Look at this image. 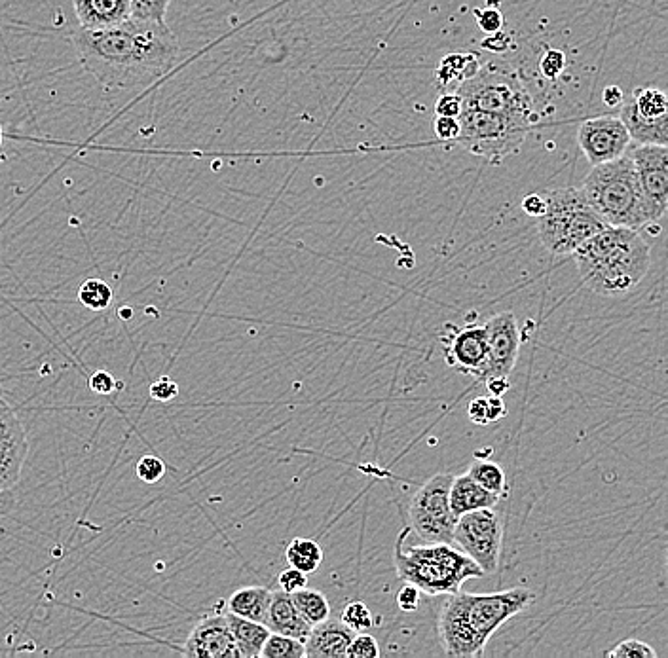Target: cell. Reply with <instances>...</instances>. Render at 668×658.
Masks as SVG:
<instances>
[{
    "instance_id": "cell-14",
    "label": "cell",
    "mask_w": 668,
    "mask_h": 658,
    "mask_svg": "<svg viewBox=\"0 0 668 658\" xmlns=\"http://www.w3.org/2000/svg\"><path fill=\"white\" fill-rule=\"evenodd\" d=\"M27 459V435L14 406L0 395V492L18 486Z\"/></svg>"
},
{
    "instance_id": "cell-3",
    "label": "cell",
    "mask_w": 668,
    "mask_h": 658,
    "mask_svg": "<svg viewBox=\"0 0 668 658\" xmlns=\"http://www.w3.org/2000/svg\"><path fill=\"white\" fill-rule=\"evenodd\" d=\"M572 255L583 283L600 296L631 293L650 272V245L632 228L606 226Z\"/></svg>"
},
{
    "instance_id": "cell-49",
    "label": "cell",
    "mask_w": 668,
    "mask_h": 658,
    "mask_svg": "<svg viewBox=\"0 0 668 658\" xmlns=\"http://www.w3.org/2000/svg\"><path fill=\"white\" fill-rule=\"evenodd\" d=\"M118 315H120L122 319H131V317H133V310H131V308H128V306H124V308H120V311H118Z\"/></svg>"
},
{
    "instance_id": "cell-51",
    "label": "cell",
    "mask_w": 668,
    "mask_h": 658,
    "mask_svg": "<svg viewBox=\"0 0 668 658\" xmlns=\"http://www.w3.org/2000/svg\"><path fill=\"white\" fill-rule=\"evenodd\" d=\"M0 148H2V126H0Z\"/></svg>"
},
{
    "instance_id": "cell-45",
    "label": "cell",
    "mask_w": 668,
    "mask_h": 658,
    "mask_svg": "<svg viewBox=\"0 0 668 658\" xmlns=\"http://www.w3.org/2000/svg\"><path fill=\"white\" fill-rule=\"evenodd\" d=\"M522 209L526 215L534 217V219H539L545 209H547V202H545V196L541 194H528L524 200H522Z\"/></svg>"
},
{
    "instance_id": "cell-34",
    "label": "cell",
    "mask_w": 668,
    "mask_h": 658,
    "mask_svg": "<svg viewBox=\"0 0 668 658\" xmlns=\"http://www.w3.org/2000/svg\"><path fill=\"white\" fill-rule=\"evenodd\" d=\"M169 4L171 0H131V16L166 21Z\"/></svg>"
},
{
    "instance_id": "cell-35",
    "label": "cell",
    "mask_w": 668,
    "mask_h": 658,
    "mask_svg": "<svg viewBox=\"0 0 668 658\" xmlns=\"http://www.w3.org/2000/svg\"><path fill=\"white\" fill-rule=\"evenodd\" d=\"M380 657L378 641L369 632H361L353 636L352 643L348 647L346 658H376Z\"/></svg>"
},
{
    "instance_id": "cell-47",
    "label": "cell",
    "mask_w": 668,
    "mask_h": 658,
    "mask_svg": "<svg viewBox=\"0 0 668 658\" xmlns=\"http://www.w3.org/2000/svg\"><path fill=\"white\" fill-rule=\"evenodd\" d=\"M604 103L608 105V107H612V109H615V107H621V103H623V99H625V93H623V90L619 88V86H608L606 90H604Z\"/></svg>"
},
{
    "instance_id": "cell-46",
    "label": "cell",
    "mask_w": 668,
    "mask_h": 658,
    "mask_svg": "<svg viewBox=\"0 0 668 658\" xmlns=\"http://www.w3.org/2000/svg\"><path fill=\"white\" fill-rule=\"evenodd\" d=\"M511 44V37L505 33H492V37L484 38L483 48H488L492 52H505Z\"/></svg>"
},
{
    "instance_id": "cell-20",
    "label": "cell",
    "mask_w": 668,
    "mask_h": 658,
    "mask_svg": "<svg viewBox=\"0 0 668 658\" xmlns=\"http://www.w3.org/2000/svg\"><path fill=\"white\" fill-rule=\"evenodd\" d=\"M498 501L500 495L484 490L483 486L477 484L467 473L452 478L450 509L456 516L479 509H492L498 505Z\"/></svg>"
},
{
    "instance_id": "cell-48",
    "label": "cell",
    "mask_w": 668,
    "mask_h": 658,
    "mask_svg": "<svg viewBox=\"0 0 668 658\" xmlns=\"http://www.w3.org/2000/svg\"><path fill=\"white\" fill-rule=\"evenodd\" d=\"M484 385L488 387L490 395H498V397H501V395L509 389V380H490L488 384Z\"/></svg>"
},
{
    "instance_id": "cell-36",
    "label": "cell",
    "mask_w": 668,
    "mask_h": 658,
    "mask_svg": "<svg viewBox=\"0 0 668 658\" xmlns=\"http://www.w3.org/2000/svg\"><path fill=\"white\" fill-rule=\"evenodd\" d=\"M137 476L145 484H156L166 476V463L156 456H143L137 463Z\"/></svg>"
},
{
    "instance_id": "cell-26",
    "label": "cell",
    "mask_w": 668,
    "mask_h": 658,
    "mask_svg": "<svg viewBox=\"0 0 668 658\" xmlns=\"http://www.w3.org/2000/svg\"><path fill=\"white\" fill-rule=\"evenodd\" d=\"M291 598L297 605L298 613L310 626H316L319 622L327 621L331 617V604L327 596L319 590L306 586L298 592H293Z\"/></svg>"
},
{
    "instance_id": "cell-17",
    "label": "cell",
    "mask_w": 668,
    "mask_h": 658,
    "mask_svg": "<svg viewBox=\"0 0 668 658\" xmlns=\"http://www.w3.org/2000/svg\"><path fill=\"white\" fill-rule=\"evenodd\" d=\"M352 628L340 619H327L312 626L308 638L304 640V655L308 658H346L352 643Z\"/></svg>"
},
{
    "instance_id": "cell-27",
    "label": "cell",
    "mask_w": 668,
    "mask_h": 658,
    "mask_svg": "<svg viewBox=\"0 0 668 658\" xmlns=\"http://www.w3.org/2000/svg\"><path fill=\"white\" fill-rule=\"evenodd\" d=\"M632 105L636 112L646 118V120H659V118H668V97L667 93L657 90V88H636L632 90Z\"/></svg>"
},
{
    "instance_id": "cell-30",
    "label": "cell",
    "mask_w": 668,
    "mask_h": 658,
    "mask_svg": "<svg viewBox=\"0 0 668 658\" xmlns=\"http://www.w3.org/2000/svg\"><path fill=\"white\" fill-rule=\"evenodd\" d=\"M78 300L82 306H86L88 310L103 311L111 306L112 289L111 285L103 279H86L78 291Z\"/></svg>"
},
{
    "instance_id": "cell-21",
    "label": "cell",
    "mask_w": 668,
    "mask_h": 658,
    "mask_svg": "<svg viewBox=\"0 0 668 658\" xmlns=\"http://www.w3.org/2000/svg\"><path fill=\"white\" fill-rule=\"evenodd\" d=\"M619 118L629 131L631 141H636L638 145H667L668 118H659V120L642 118L634 109L631 97H627V95L621 103V116Z\"/></svg>"
},
{
    "instance_id": "cell-10",
    "label": "cell",
    "mask_w": 668,
    "mask_h": 658,
    "mask_svg": "<svg viewBox=\"0 0 668 658\" xmlns=\"http://www.w3.org/2000/svg\"><path fill=\"white\" fill-rule=\"evenodd\" d=\"M454 545L465 552L483 573H494L500 566L503 547V522L492 509L465 512L454 526Z\"/></svg>"
},
{
    "instance_id": "cell-22",
    "label": "cell",
    "mask_w": 668,
    "mask_h": 658,
    "mask_svg": "<svg viewBox=\"0 0 668 658\" xmlns=\"http://www.w3.org/2000/svg\"><path fill=\"white\" fill-rule=\"evenodd\" d=\"M272 600V590L264 586H245L236 590L228 600V611L247 621H266V613Z\"/></svg>"
},
{
    "instance_id": "cell-43",
    "label": "cell",
    "mask_w": 668,
    "mask_h": 658,
    "mask_svg": "<svg viewBox=\"0 0 668 658\" xmlns=\"http://www.w3.org/2000/svg\"><path fill=\"white\" fill-rule=\"evenodd\" d=\"M90 389L93 393L97 395H111L116 389H118V384L114 380L111 372L107 370H95L90 378Z\"/></svg>"
},
{
    "instance_id": "cell-13",
    "label": "cell",
    "mask_w": 668,
    "mask_h": 658,
    "mask_svg": "<svg viewBox=\"0 0 668 658\" xmlns=\"http://www.w3.org/2000/svg\"><path fill=\"white\" fill-rule=\"evenodd\" d=\"M646 202L655 220L661 219L668 205L667 145H636L629 152Z\"/></svg>"
},
{
    "instance_id": "cell-6",
    "label": "cell",
    "mask_w": 668,
    "mask_h": 658,
    "mask_svg": "<svg viewBox=\"0 0 668 658\" xmlns=\"http://www.w3.org/2000/svg\"><path fill=\"white\" fill-rule=\"evenodd\" d=\"M547 209L538 219L539 238L553 255H572L608 224L587 202L581 188H557L545 194Z\"/></svg>"
},
{
    "instance_id": "cell-19",
    "label": "cell",
    "mask_w": 668,
    "mask_h": 658,
    "mask_svg": "<svg viewBox=\"0 0 668 658\" xmlns=\"http://www.w3.org/2000/svg\"><path fill=\"white\" fill-rule=\"evenodd\" d=\"M82 29H107L131 18V0H73Z\"/></svg>"
},
{
    "instance_id": "cell-37",
    "label": "cell",
    "mask_w": 668,
    "mask_h": 658,
    "mask_svg": "<svg viewBox=\"0 0 668 658\" xmlns=\"http://www.w3.org/2000/svg\"><path fill=\"white\" fill-rule=\"evenodd\" d=\"M564 67H566V54L562 50H555V48L547 50L539 61V71L549 80L558 78L564 71Z\"/></svg>"
},
{
    "instance_id": "cell-52",
    "label": "cell",
    "mask_w": 668,
    "mask_h": 658,
    "mask_svg": "<svg viewBox=\"0 0 668 658\" xmlns=\"http://www.w3.org/2000/svg\"><path fill=\"white\" fill-rule=\"evenodd\" d=\"M0 395H2V391H0Z\"/></svg>"
},
{
    "instance_id": "cell-33",
    "label": "cell",
    "mask_w": 668,
    "mask_h": 658,
    "mask_svg": "<svg viewBox=\"0 0 668 658\" xmlns=\"http://www.w3.org/2000/svg\"><path fill=\"white\" fill-rule=\"evenodd\" d=\"M610 658H657V651L650 643L640 640L619 641L613 649L606 653Z\"/></svg>"
},
{
    "instance_id": "cell-5",
    "label": "cell",
    "mask_w": 668,
    "mask_h": 658,
    "mask_svg": "<svg viewBox=\"0 0 668 658\" xmlns=\"http://www.w3.org/2000/svg\"><path fill=\"white\" fill-rule=\"evenodd\" d=\"M581 192L608 226L642 230L657 222L627 152L612 162L593 165Z\"/></svg>"
},
{
    "instance_id": "cell-38",
    "label": "cell",
    "mask_w": 668,
    "mask_h": 658,
    "mask_svg": "<svg viewBox=\"0 0 668 658\" xmlns=\"http://www.w3.org/2000/svg\"><path fill=\"white\" fill-rule=\"evenodd\" d=\"M473 16L477 19L479 27L483 29L484 33H488V35L498 33V31L503 29V21H505V18H503V14H501L500 10L494 8V6L477 8V10L473 12Z\"/></svg>"
},
{
    "instance_id": "cell-39",
    "label": "cell",
    "mask_w": 668,
    "mask_h": 658,
    "mask_svg": "<svg viewBox=\"0 0 668 658\" xmlns=\"http://www.w3.org/2000/svg\"><path fill=\"white\" fill-rule=\"evenodd\" d=\"M279 588L287 594H293V592H298L302 588H306L308 585V575L304 571H300L297 567H287L285 571L279 573Z\"/></svg>"
},
{
    "instance_id": "cell-40",
    "label": "cell",
    "mask_w": 668,
    "mask_h": 658,
    "mask_svg": "<svg viewBox=\"0 0 668 658\" xmlns=\"http://www.w3.org/2000/svg\"><path fill=\"white\" fill-rule=\"evenodd\" d=\"M464 110V101L462 97L456 92L443 93L439 95L437 103H435V114L437 116H450V118H458Z\"/></svg>"
},
{
    "instance_id": "cell-24",
    "label": "cell",
    "mask_w": 668,
    "mask_h": 658,
    "mask_svg": "<svg viewBox=\"0 0 668 658\" xmlns=\"http://www.w3.org/2000/svg\"><path fill=\"white\" fill-rule=\"evenodd\" d=\"M481 69L479 57L471 52H454L441 59L437 69V82L445 90H456L462 82L475 76Z\"/></svg>"
},
{
    "instance_id": "cell-4",
    "label": "cell",
    "mask_w": 668,
    "mask_h": 658,
    "mask_svg": "<svg viewBox=\"0 0 668 658\" xmlns=\"http://www.w3.org/2000/svg\"><path fill=\"white\" fill-rule=\"evenodd\" d=\"M410 528L399 533L393 547V564L397 577L414 585L426 596H448L462 590L465 581L483 577L465 552L448 543L407 545Z\"/></svg>"
},
{
    "instance_id": "cell-8",
    "label": "cell",
    "mask_w": 668,
    "mask_h": 658,
    "mask_svg": "<svg viewBox=\"0 0 668 658\" xmlns=\"http://www.w3.org/2000/svg\"><path fill=\"white\" fill-rule=\"evenodd\" d=\"M458 122L460 133L454 143L492 164H500L503 158L519 152L532 128L524 120L477 109L462 110Z\"/></svg>"
},
{
    "instance_id": "cell-44",
    "label": "cell",
    "mask_w": 668,
    "mask_h": 658,
    "mask_svg": "<svg viewBox=\"0 0 668 658\" xmlns=\"http://www.w3.org/2000/svg\"><path fill=\"white\" fill-rule=\"evenodd\" d=\"M420 590L414 585L403 586L399 592H397V605L401 611L405 613H414L418 607H420Z\"/></svg>"
},
{
    "instance_id": "cell-23",
    "label": "cell",
    "mask_w": 668,
    "mask_h": 658,
    "mask_svg": "<svg viewBox=\"0 0 668 658\" xmlns=\"http://www.w3.org/2000/svg\"><path fill=\"white\" fill-rule=\"evenodd\" d=\"M226 621L234 643L240 651V658H259L262 645L270 636V630L260 622L247 621L234 613H226Z\"/></svg>"
},
{
    "instance_id": "cell-31",
    "label": "cell",
    "mask_w": 668,
    "mask_h": 658,
    "mask_svg": "<svg viewBox=\"0 0 668 658\" xmlns=\"http://www.w3.org/2000/svg\"><path fill=\"white\" fill-rule=\"evenodd\" d=\"M262 658H304V641L289 638V636H281V634H274L270 632V636L264 641L262 651H260Z\"/></svg>"
},
{
    "instance_id": "cell-32",
    "label": "cell",
    "mask_w": 668,
    "mask_h": 658,
    "mask_svg": "<svg viewBox=\"0 0 668 658\" xmlns=\"http://www.w3.org/2000/svg\"><path fill=\"white\" fill-rule=\"evenodd\" d=\"M340 621L344 622L348 628H352L355 634L369 632L374 626L371 609H369V605L363 604V602H350L346 605L342 609Z\"/></svg>"
},
{
    "instance_id": "cell-9",
    "label": "cell",
    "mask_w": 668,
    "mask_h": 658,
    "mask_svg": "<svg viewBox=\"0 0 668 658\" xmlns=\"http://www.w3.org/2000/svg\"><path fill=\"white\" fill-rule=\"evenodd\" d=\"M452 475H435L410 501V528L426 543L454 545V526L458 516L450 509Z\"/></svg>"
},
{
    "instance_id": "cell-7",
    "label": "cell",
    "mask_w": 668,
    "mask_h": 658,
    "mask_svg": "<svg viewBox=\"0 0 668 658\" xmlns=\"http://www.w3.org/2000/svg\"><path fill=\"white\" fill-rule=\"evenodd\" d=\"M454 92L464 101V109L494 112L507 118L534 122V103L517 71L505 61H488L475 76L462 82Z\"/></svg>"
},
{
    "instance_id": "cell-41",
    "label": "cell",
    "mask_w": 668,
    "mask_h": 658,
    "mask_svg": "<svg viewBox=\"0 0 668 658\" xmlns=\"http://www.w3.org/2000/svg\"><path fill=\"white\" fill-rule=\"evenodd\" d=\"M177 395H179V385L167 376H162L160 380L150 385V397L158 403H171Z\"/></svg>"
},
{
    "instance_id": "cell-25",
    "label": "cell",
    "mask_w": 668,
    "mask_h": 658,
    "mask_svg": "<svg viewBox=\"0 0 668 658\" xmlns=\"http://www.w3.org/2000/svg\"><path fill=\"white\" fill-rule=\"evenodd\" d=\"M285 560L289 566L297 567L306 575H310V573H316L323 564V549L314 539L297 537L285 549Z\"/></svg>"
},
{
    "instance_id": "cell-12",
    "label": "cell",
    "mask_w": 668,
    "mask_h": 658,
    "mask_svg": "<svg viewBox=\"0 0 668 658\" xmlns=\"http://www.w3.org/2000/svg\"><path fill=\"white\" fill-rule=\"evenodd\" d=\"M577 143L589 164L612 162L631 147V135L617 116H596L583 122L577 131Z\"/></svg>"
},
{
    "instance_id": "cell-50",
    "label": "cell",
    "mask_w": 668,
    "mask_h": 658,
    "mask_svg": "<svg viewBox=\"0 0 668 658\" xmlns=\"http://www.w3.org/2000/svg\"><path fill=\"white\" fill-rule=\"evenodd\" d=\"M500 2L501 0H486V6H494L496 8V6H500Z\"/></svg>"
},
{
    "instance_id": "cell-11",
    "label": "cell",
    "mask_w": 668,
    "mask_h": 658,
    "mask_svg": "<svg viewBox=\"0 0 668 658\" xmlns=\"http://www.w3.org/2000/svg\"><path fill=\"white\" fill-rule=\"evenodd\" d=\"M484 325L488 330V357L475 378L481 384H488L490 380H507L519 359L517 317L513 311H501L490 317Z\"/></svg>"
},
{
    "instance_id": "cell-29",
    "label": "cell",
    "mask_w": 668,
    "mask_h": 658,
    "mask_svg": "<svg viewBox=\"0 0 668 658\" xmlns=\"http://www.w3.org/2000/svg\"><path fill=\"white\" fill-rule=\"evenodd\" d=\"M469 420L477 425H488L494 421H500L507 416V406L503 403V399L498 395H490V397H477L469 403L467 408Z\"/></svg>"
},
{
    "instance_id": "cell-15",
    "label": "cell",
    "mask_w": 668,
    "mask_h": 658,
    "mask_svg": "<svg viewBox=\"0 0 668 658\" xmlns=\"http://www.w3.org/2000/svg\"><path fill=\"white\" fill-rule=\"evenodd\" d=\"M185 655L194 658H240L230 634L226 613L205 617L198 622L185 643Z\"/></svg>"
},
{
    "instance_id": "cell-16",
    "label": "cell",
    "mask_w": 668,
    "mask_h": 658,
    "mask_svg": "<svg viewBox=\"0 0 668 658\" xmlns=\"http://www.w3.org/2000/svg\"><path fill=\"white\" fill-rule=\"evenodd\" d=\"M446 363L460 372L477 376L488 357L486 325L456 330L446 346Z\"/></svg>"
},
{
    "instance_id": "cell-1",
    "label": "cell",
    "mask_w": 668,
    "mask_h": 658,
    "mask_svg": "<svg viewBox=\"0 0 668 658\" xmlns=\"http://www.w3.org/2000/svg\"><path fill=\"white\" fill-rule=\"evenodd\" d=\"M73 44L84 69L107 90L145 88L169 73L181 57L166 21L133 16L107 29H80Z\"/></svg>"
},
{
    "instance_id": "cell-18",
    "label": "cell",
    "mask_w": 668,
    "mask_h": 658,
    "mask_svg": "<svg viewBox=\"0 0 668 658\" xmlns=\"http://www.w3.org/2000/svg\"><path fill=\"white\" fill-rule=\"evenodd\" d=\"M264 626L274 634L289 636L298 641L306 640L312 630V626L298 613L297 605L293 602L291 594L283 590L272 592V600H270Z\"/></svg>"
},
{
    "instance_id": "cell-2",
    "label": "cell",
    "mask_w": 668,
    "mask_h": 658,
    "mask_svg": "<svg viewBox=\"0 0 668 658\" xmlns=\"http://www.w3.org/2000/svg\"><path fill=\"white\" fill-rule=\"evenodd\" d=\"M439 613V638L446 657H481L486 643L509 619L536 602L528 588H509L490 594L458 590L448 594Z\"/></svg>"
},
{
    "instance_id": "cell-42",
    "label": "cell",
    "mask_w": 668,
    "mask_h": 658,
    "mask_svg": "<svg viewBox=\"0 0 668 658\" xmlns=\"http://www.w3.org/2000/svg\"><path fill=\"white\" fill-rule=\"evenodd\" d=\"M433 131L439 141H456L460 133V122L458 118H450V116H435Z\"/></svg>"
},
{
    "instance_id": "cell-28",
    "label": "cell",
    "mask_w": 668,
    "mask_h": 658,
    "mask_svg": "<svg viewBox=\"0 0 668 658\" xmlns=\"http://www.w3.org/2000/svg\"><path fill=\"white\" fill-rule=\"evenodd\" d=\"M467 475L471 476L477 484H481L484 490H488L492 494L501 495L507 490L505 471L494 461H488V459L473 461Z\"/></svg>"
}]
</instances>
